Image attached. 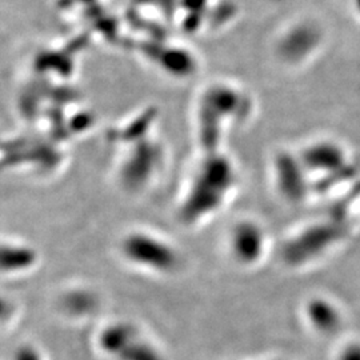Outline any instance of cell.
<instances>
[{"label": "cell", "mask_w": 360, "mask_h": 360, "mask_svg": "<svg viewBox=\"0 0 360 360\" xmlns=\"http://www.w3.org/2000/svg\"><path fill=\"white\" fill-rule=\"evenodd\" d=\"M306 163L321 171H335L342 167L345 163V150L339 143L323 142L314 143L306 151Z\"/></svg>", "instance_id": "1"}, {"label": "cell", "mask_w": 360, "mask_h": 360, "mask_svg": "<svg viewBox=\"0 0 360 360\" xmlns=\"http://www.w3.org/2000/svg\"><path fill=\"white\" fill-rule=\"evenodd\" d=\"M307 316L315 328L324 333H333L342 323V312L338 304L326 297H316L309 302Z\"/></svg>", "instance_id": "2"}]
</instances>
